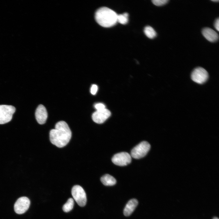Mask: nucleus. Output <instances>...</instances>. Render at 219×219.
<instances>
[{"instance_id": "nucleus-1", "label": "nucleus", "mask_w": 219, "mask_h": 219, "mask_svg": "<svg viewBox=\"0 0 219 219\" xmlns=\"http://www.w3.org/2000/svg\"><path fill=\"white\" fill-rule=\"evenodd\" d=\"M71 132L68 125L65 121H61L55 125V128L50 132V139L51 143L58 148L66 146L69 142Z\"/></svg>"}, {"instance_id": "nucleus-2", "label": "nucleus", "mask_w": 219, "mask_h": 219, "mask_svg": "<svg viewBox=\"0 0 219 219\" xmlns=\"http://www.w3.org/2000/svg\"><path fill=\"white\" fill-rule=\"evenodd\" d=\"M117 14L114 11L106 7H102L96 12L95 18L96 22L101 26L109 27L114 26L117 22Z\"/></svg>"}, {"instance_id": "nucleus-3", "label": "nucleus", "mask_w": 219, "mask_h": 219, "mask_svg": "<svg viewBox=\"0 0 219 219\" xmlns=\"http://www.w3.org/2000/svg\"><path fill=\"white\" fill-rule=\"evenodd\" d=\"M150 148V145L147 141H143L134 147L131 151L130 155L135 159L144 157Z\"/></svg>"}, {"instance_id": "nucleus-4", "label": "nucleus", "mask_w": 219, "mask_h": 219, "mask_svg": "<svg viewBox=\"0 0 219 219\" xmlns=\"http://www.w3.org/2000/svg\"><path fill=\"white\" fill-rule=\"evenodd\" d=\"M15 111V108L12 106L0 105V124L10 121Z\"/></svg>"}, {"instance_id": "nucleus-5", "label": "nucleus", "mask_w": 219, "mask_h": 219, "mask_svg": "<svg viewBox=\"0 0 219 219\" xmlns=\"http://www.w3.org/2000/svg\"><path fill=\"white\" fill-rule=\"evenodd\" d=\"M72 196L77 204L81 207L84 206L86 203L87 198L85 193L80 186H74L71 189Z\"/></svg>"}, {"instance_id": "nucleus-6", "label": "nucleus", "mask_w": 219, "mask_h": 219, "mask_svg": "<svg viewBox=\"0 0 219 219\" xmlns=\"http://www.w3.org/2000/svg\"><path fill=\"white\" fill-rule=\"evenodd\" d=\"M192 80L194 82L202 84L205 82L208 78L207 71L203 68L198 67L195 68L191 75Z\"/></svg>"}, {"instance_id": "nucleus-7", "label": "nucleus", "mask_w": 219, "mask_h": 219, "mask_svg": "<svg viewBox=\"0 0 219 219\" xmlns=\"http://www.w3.org/2000/svg\"><path fill=\"white\" fill-rule=\"evenodd\" d=\"M131 158L130 154L125 152H122L115 154L112 158V162L120 166L126 165L131 162Z\"/></svg>"}, {"instance_id": "nucleus-8", "label": "nucleus", "mask_w": 219, "mask_h": 219, "mask_svg": "<svg viewBox=\"0 0 219 219\" xmlns=\"http://www.w3.org/2000/svg\"><path fill=\"white\" fill-rule=\"evenodd\" d=\"M30 204V201L28 198L25 196L20 197L14 204L15 211L18 214H23L29 209Z\"/></svg>"}, {"instance_id": "nucleus-9", "label": "nucleus", "mask_w": 219, "mask_h": 219, "mask_svg": "<svg viewBox=\"0 0 219 219\" xmlns=\"http://www.w3.org/2000/svg\"><path fill=\"white\" fill-rule=\"evenodd\" d=\"M110 112L106 108L100 110H97L92 116L93 120L97 123L104 122L110 116Z\"/></svg>"}, {"instance_id": "nucleus-10", "label": "nucleus", "mask_w": 219, "mask_h": 219, "mask_svg": "<svg viewBox=\"0 0 219 219\" xmlns=\"http://www.w3.org/2000/svg\"><path fill=\"white\" fill-rule=\"evenodd\" d=\"M35 117L38 123L40 124H44L47 117V113L45 107L40 104L37 108L35 113Z\"/></svg>"}, {"instance_id": "nucleus-11", "label": "nucleus", "mask_w": 219, "mask_h": 219, "mask_svg": "<svg viewBox=\"0 0 219 219\" xmlns=\"http://www.w3.org/2000/svg\"><path fill=\"white\" fill-rule=\"evenodd\" d=\"M202 32L203 36L210 42H215L218 39L217 33L210 28H204L202 30Z\"/></svg>"}, {"instance_id": "nucleus-12", "label": "nucleus", "mask_w": 219, "mask_h": 219, "mask_svg": "<svg viewBox=\"0 0 219 219\" xmlns=\"http://www.w3.org/2000/svg\"><path fill=\"white\" fill-rule=\"evenodd\" d=\"M138 202L135 199L130 200L126 204L123 210V214L126 216H130L137 206Z\"/></svg>"}, {"instance_id": "nucleus-13", "label": "nucleus", "mask_w": 219, "mask_h": 219, "mask_svg": "<svg viewBox=\"0 0 219 219\" xmlns=\"http://www.w3.org/2000/svg\"><path fill=\"white\" fill-rule=\"evenodd\" d=\"M102 183L105 186H112L116 183L115 179L110 175L106 174L102 176L100 179Z\"/></svg>"}, {"instance_id": "nucleus-14", "label": "nucleus", "mask_w": 219, "mask_h": 219, "mask_svg": "<svg viewBox=\"0 0 219 219\" xmlns=\"http://www.w3.org/2000/svg\"><path fill=\"white\" fill-rule=\"evenodd\" d=\"M144 32L145 35L149 38L153 39L156 36V33L154 29L150 26H146L144 28Z\"/></svg>"}, {"instance_id": "nucleus-15", "label": "nucleus", "mask_w": 219, "mask_h": 219, "mask_svg": "<svg viewBox=\"0 0 219 219\" xmlns=\"http://www.w3.org/2000/svg\"><path fill=\"white\" fill-rule=\"evenodd\" d=\"M74 200L72 198H69L63 206V210L65 212H68L73 208L74 205Z\"/></svg>"}, {"instance_id": "nucleus-16", "label": "nucleus", "mask_w": 219, "mask_h": 219, "mask_svg": "<svg viewBox=\"0 0 219 219\" xmlns=\"http://www.w3.org/2000/svg\"><path fill=\"white\" fill-rule=\"evenodd\" d=\"M128 14L126 12L123 14H117V22L122 24H125L128 22Z\"/></svg>"}, {"instance_id": "nucleus-17", "label": "nucleus", "mask_w": 219, "mask_h": 219, "mask_svg": "<svg viewBox=\"0 0 219 219\" xmlns=\"http://www.w3.org/2000/svg\"><path fill=\"white\" fill-rule=\"evenodd\" d=\"M168 1V0H152V2L155 5L159 6L165 4Z\"/></svg>"}, {"instance_id": "nucleus-18", "label": "nucleus", "mask_w": 219, "mask_h": 219, "mask_svg": "<svg viewBox=\"0 0 219 219\" xmlns=\"http://www.w3.org/2000/svg\"><path fill=\"white\" fill-rule=\"evenodd\" d=\"M95 107L97 110H100L105 109V106L102 103H98L95 105Z\"/></svg>"}, {"instance_id": "nucleus-19", "label": "nucleus", "mask_w": 219, "mask_h": 219, "mask_svg": "<svg viewBox=\"0 0 219 219\" xmlns=\"http://www.w3.org/2000/svg\"><path fill=\"white\" fill-rule=\"evenodd\" d=\"M98 90V86L95 84L92 85L91 88V93L92 95H94L96 94Z\"/></svg>"}, {"instance_id": "nucleus-20", "label": "nucleus", "mask_w": 219, "mask_h": 219, "mask_svg": "<svg viewBox=\"0 0 219 219\" xmlns=\"http://www.w3.org/2000/svg\"><path fill=\"white\" fill-rule=\"evenodd\" d=\"M214 26L215 28L218 31L219 30V19L218 18L217 19L214 23Z\"/></svg>"}, {"instance_id": "nucleus-21", "label": "nucleus", "mask_w": 219, "mask_h": 219, "mask_svg": "<svg viewBox=\"0 0 219 219\" xmlns=\"http://www.w3.org/2000/svg\"><path fill=\"white\" fill-rule=\"evenodd\" d=\"M211 1H213V2H219V0H211Z\"/></svg>"}, {"instance_id": "nucleus-22", "label": "nucleus", "mask_w": 219, "mask_h": 219, "mask_svg": "<svg viewBox=\"0 0 219 219\" xmlns=\"http://www.w3.org/2000/svg\"><path fill=\"white\" fill-rule=\"evenodd\" d=\"M213 219H219L217 217H214L213 218Z\"/></svg>"}]
</instances>
